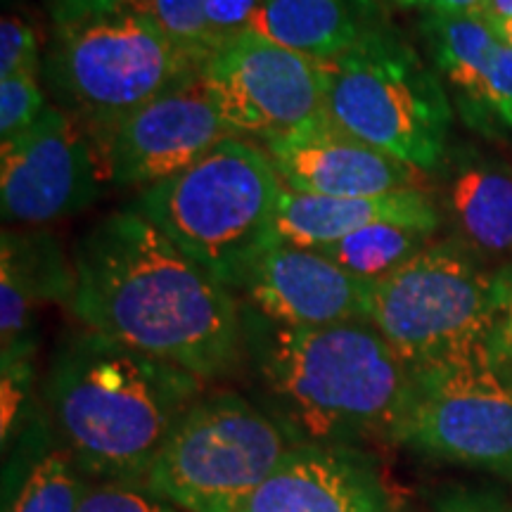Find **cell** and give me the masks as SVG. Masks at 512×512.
Here are the masks:
<instances>
[{"label": "cell", "instance_id": "32", "mask_svg": "<svg viewBox=\"0 0 512 512\" xmlns=\"http://www.w3.org/2000/svg\"><path fill=\"white\" fill-rule=\"evenodd\" d=\"M501 36L505 38V43H508V46L512 48V22L508 24V27H505V29L501 31Z\"/></svg>", "mask_w": 512, "mask_h": 512}, {"label": "cell", "instance_id": "3", "mask_svg": "<svg viewBox=\"0 0 512 512\" xmlns=\"http://www.w3.org/2000/svg\"><path fill=\"white\" fill-rule=\"evenodd\" d=\"M204 387L200 377L83 328L57 344L41 406L88 482L145 484Z\"/></svg>", "mask_w": 512, "mask_h": 512}, {"label": "cell", "instance_id": "20", "mask_svg": "<svg viewBox=\"0 0 512 512\" xmlns=\"http://www.w3.org/2000/svg\"><path fill=\"white\" fill-rule=\"evenodd\" d=\"M380 29L370 0H261L249 34L323 62Z\"/></svg>", "mask_w": 512, "mask_h": 512}, {"label": "cell", "instance_id": "12", "mask_svg": "<svg viewBox=\"0 0 512 512\" xmlns=\"http://www.w3.org/2000/svg\"><path fill=\"white\" fill-rule=\"evenodd\" d=\"M233 136L238 133L221 114L204 72L195 69L121 119L95 145L107 181L150 188Z\"/></svg>", "mask_w": 512, "mask_h": 512}, {"label": "cell", "instance_id": "13", "mask_svg": "<svg viewBox=\"0 0 512 512\" xmlns=\"http://www.w3.org/2000/svg\"><path fill=\"white\" fill-rule=\"evenodd\" d=\"M280 183L318 197H375L425 188L427 174L356 138L330 117L261 140Z\"/></svg>", "mask_w": 512, "mask_h": 512}, {"label": "cell", "instance_id": "19", "mask_svg": "<svg viewBox=\"0 0 512 512\" xmlns=\"http://www.w3.org/2000/svg\"><path fill=\"white\" fill-rule=\"evenodd\" d=\"M422 31L439 74L456 95L463 119L479 131L486 93L508 43L482 15L470 12H430Z\"/></svg>", "mask_w": 512, "mask_h": 512}, {"label": "cell", "instance_id": "7", "mask_svg": "<svg viewBox=\"0 0 512 512\" xmlns=\"http://www.w3.org/2000/svg\"><path fill=\"white\" fill-rule=\"evenodd\" d=\"M290 446L256 401L204 392L176 422L143 486L183 512H240Z\"/></svg>", "mask_w": 512, "mask_h": 512}, {"label": "cell", "instance_id": "24", "mask_svg": "<svg viewBox=\"0 0 512 512\" xmlns=\"http://www.w3.org/2000/svg\"><path fill=\"white\" fill-rule=\"evenodd\" d=\"M81 512H183L143 484L88 482Z\"/></svg>", "mask_w": 512, "mask_h": 512}, {"label": "cell", "instance_id": "29", "mask_svg": "<svg viewBox=\"0 0 512 512\" xmlns=\"http://www.w3.org/2000/svg\"><path fill=\"white\" fill-rule=\"evenodd\" d=\"M498 316L491 344L512 366V261L498 268Z\"/></svg>", "mask_w": 512, "mask_h": 512}, {"label": "cell", "instance_id": "23", "mask_svg": "<svg viewBox=\"0 0 512 512\" xmlns=\"http://www.w3.org/2000/svg\"><path fill=\"white\" fill-rule=\"evenodd\" d=\"M46 107L36 74H12L0 79V143L27 131Z\"/></svg>", "mask_w": 512, "mask_h": 512}, {"label": "cell", "instance_id": "27", "mask_svg": "<svg viewBox=\"0 0 512 512\" xmlns=\"http://www.w3.org/2000/svg\"><path fill=\"white\" fill-rule=\"evenodd\" d=\"M434 512H512V498L494 486L446 484L432 494Z\"/></svg>", "mask_w": 512, "mask_h": 512}, {"label": "cell", "instance_id": "18", "mask_svg": "<svg viewBox=\"0 0 512 512\" xmlns=\"http://www.w3.org/2000/svg\"><path fill=\"white\" fill-rule=\"evenodd\" d=\"M88 479L64 448L43 406L5 448L3 512H81Z\"/></svg>", "mask_w": 512, "mask_h": 512}, {"label": "cell", "instance_id": "9", "mask_svg": "<svg viewBox=\"0 0 512 512\" xmlns=\"http://www.w3.org/2000/svg\"><path fill=\"white\" fill-rule=\"evenodd\" d=\"M396 444L512 482V366L491 339L425 368Z\"/></svg>", "mask_w": 512, "mask_h": 512}, {"label": "cell", "instance_id": "25", "mask_svg": "<svg viewBox=\"0 0 512 512\" xmlns=\"http://www.w3.org/2000/svg\"><path fill=\"white\" fill-rule=\"evenodd\" d=\"M12 74H41V50L27 19L5 15L0 22V79Z\"/></svg>", "mask_w": 512, "mask_h": 512}, {"label": "cell", "instance_id": "1", "mask_svg": "<svg viewBox=\"0 0 512 512\" xmlns=\"http://www.w3.org/2000/svg\"><path fill=\"white\" fill-rule=\"evenodd\" d=\"M69 309L83 328L202 382L245 370L240 299L136 207L114 211L74 249Z\"/></svg>", "mask_w": 512, "mask_h": 512}, {"label": "cell", "instance_id": "8", "mask_svg": "<svg viewBox=\"0 0 512 512\" xmlns=\"http://www.w3.org/2000/svg\"><path fill=\"white\" fill-rule=\"evenodd\" d=\"M498 299V268L441 240L373 283L366 320L408 366L425 368L494 337Z\"/></svg>", "mask_w": 512, "mask_h": 512}, {"label": "cell", "instance_id": "28", "mask_svg": "<svg viewBox=\"0 0 512 512\" xmlns=\"http://www.w3.org/2000/svg\"><path fill=\"white\" fill-rule=\"evenodd\" d=\"M46 5L57 27H69L121 10H140L143 0H46Z\"/></svg>", "mask_w": 512, "mask_h": 512}, {"label": "cell", "instance_id": "10", "mask_svg": "<svg viewBox=\"0 0 512 512\" xmlns=\"http://www.w3.org/2000/svg\"><path fill=\"white\" fill-rule=\"evenodd\" d=\"M202 72L238 136H283L325 114L320 62L264 36H235L209 55Z\"/></svg>", "mask_w": 512, "mask_h": 512}, {"label": "cell", "instance_id": "16", "mask_svg": "<svg viewBox=\"0 0 512 512\" xmlns=\"http://www.w3.org/2000/svg\"><path fill=\"white\" fill-rule=\"evenodd\" d=\"M434 195L453 240L484 264L512 261V166L477 150H458L441 164Z\"/></svg>", "mask_w": 512, "mask_h": 512}, {"label": "cell", "instance_id": "14", "mask_svg": "<svg viewBox=\"0 0 512 512\" xmlns=\"http://www.w3.org/2000/svg\"><path fill=\"white\" fill-rule=\"evenodd\" d=\"M240 512H396V494L368 448L292 444Z\"/></svg>", "mask_w": 512, "mask_h": 512}, {"label": "cell", "instance_id": "31", "mask_svg": "<svg viewBox=\"0 0 512 512\" xmlns=\"http://www.w3.org/2000/svg\"><path fill=\"white\" fill-rule=\"evenodd\" d=\"M479 15H482L491 27L503 31L512 22V0H484Z\"/></svg>", "mask_w": 512, "mask_h": 512}, {"label": "cell", "instance_id": "4", "mask_svg": "<svg viewBox=\"0 0 512 512\" xmlns=\"http://www.w3.org/2000/svg\"><path fill=\"white\" fill-rule=\"evenodd\" d=\"M280 192L264 147L233 136L181 174L145 188L133 207L235 294L256 259L278 245Z\"/></svg>", "mask_w": 512, "mask_h": 512}, {"label": "cell", "instance_id": "15", "mask_svg": "<svg viewBox=\"0 0 512 512\" xmlns=\"http://www.w3.org/2000/svg\"><path fill=\"white\" fill-rule=\"evenodd\" d=\"M370 287L316 249L273 245L249 268L235 297L275 323L337 325L366 320Z\"/></svg>", "mask_w": 512, "mask_h": 512}, {"label": "cell", "instance_id": "26", "mask_svg": "<svg viewBox=\"0 0 512 512\" xmlns=\"http://www.w3.org/2000/svg\"><path fill=\"white\" fill-rule=\"evenodd\" d=\"M261 0H207L204 5V38L211 55L223 43L245 34ZM209 60V57H207Z\"/></svg>", "mask_w": 512, "mask_h": 512}, {"label": "cell", "instance_id": "21", "mask_svg": "<svg viewBox=\"0 0 512 512\" xmlns=\"http://www.w3.org/2000/svg\"><path fill=\"white\" fill-rule=\"evenodd\" d=\"M432 238L434 235L408 226L373 223L332 245L318 247L316 252L328 256L354 278L366 280V283H382L415 259L422 249L430 247L434 242Z\"/></svg>", "mask_w": 512, "mask_h": 512}, {"label": "cell", "instance_id": "11", "mask_svg": "<svg viewBox=\"0 0 512 512\" xmlns=\"http://www.w3.org/2000/svg\"><path fill=\"white\" fill-rule=\"evenodd\" d=\"M105 181L93 133L62 107H46L34 124L0 147L3 219L46 226L98 200Z\"/></svg>", "mask_w": 512, "mask_h": 512}, {"label": "cell", "instance_id": "5", "mask_svg": "<svg viewBox=\"0 0 512 512\" xmlns=\"http://www.w3.org/2000/svg\"><path fill=\"white\" fill-rule=\"evenodd\" d=\"M325 110L339 126L415 169L439 171L448 155L451 102L441 76L403 38L375 29L320 62Z\"/></svg>", "mask_w": 512, "mask_h": 512}, {"label": "cell", "instance_id": "22", "mask_svg": "<svg viewBox=\"0 0 512 512\" xmlns=\"http://www.w3.org/2000/svg\"><path fill=\"white\" fill-rule=\"evenodd\" d=\"M204 5L207 0H143L140 10L166 31V36L185 53L207 62V38H204Z\"/></svg>", "mask_w": 512, "mask_h": 512}, {"label": "cell", "instance_id": "30", "mask_svg": "<svg viewBox=\"0 0 512 512\" xmlns=\"http://www.w3.org/2000/svg\"><path fill=\"white\" fill-rule=\"evenodd\" d=\"M408 5H425L430 12H470L479 15L484 0H401Z\"/></svg>", "mask_w": 512, "mask_h": 512}, {"label": "cell", "instance_id": "6", "mask_svg": "<svg viewBox=\"0 0 512 512\" xmlns=\"http://www.w3.org/2000/svg\"><path fill=\"white\" fill-rule=\"evenodd\" d=\"M202 67L145 10H121L57 27L43 74L62 110L98 143L121 119Z\"/></svg>", "mask_w": 512, "mask_h": 512}, {"label": "cell", "instance_id": "2", "mask_svg": "<svg viewBox=\"0 0 512 512\" xmlns=\"http://www.w3.org/2000/svg\"><path fill=\"white\" fill-rule=\"evenodd\" d=\"M245 370L292 444H396L413 368L368 320L283 325L240 304Z\"/></svg>", "mask_w": 512, "mask_h": 512}, {"label": "cell", "instance_id": "17", "mask_svg": "<svg viewBox=\"0 0 512 512\" xmlns=\"http://www.w3.org/2000/svg\"><path fill=\"white\" fill-rule=\"evenodd\" d=\"M373 223H396L434 235L444 219L427 188L375 197H318L283 185L275 214V240L278 245L318 249Z\"/></svg>", "mask_w": 512, "mask_h": 512}]
</instances>
